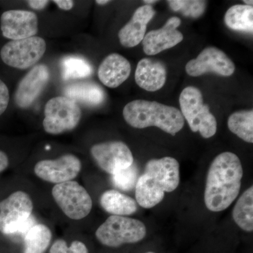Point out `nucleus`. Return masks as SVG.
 Instances as JSON below:
<instances>
[{
  "label": "nucleus",
  "mask_w": 253,
  "mask_h": 253,
  "mask_svg": "<svg viewBox=\"0 0 253 253\" xmlns=\"http://www.w3.org/2000/svg\"><path fill=\"white\" fill-rule=\"evenodd\" d=\"M243 176L242 164L236 154L224 152L216 156L206 177V208L212 212H221L229 208L239 196Z\"/></svg>",
  "instance_id": "f257e3e1"
},
{
  "label": "nucleus",
  "mask_w": 253,
  "mask_h": 253,
  "mask_svg": "<svg viewBox=\"0 0 253 253\" xmlns=\"http://www.w3.org/2000/svg\"><path fill=\"white\" fill-rule=\"evenodd\" d=\"M179 180V164L175 158L166 156L150 160L136 181V203L146 209L155 207L163 201L166 193L176 189Z\"/></svg>",
  "instance_id": "f03ea898"
},
{
  "label": "nucleus",
  "mask_w": 253,
  "mask_h": 253,
  "mask_svg": "<svg viewBox=\"0 0 253 253\" xmlns=\"http://www.w3.org/2000/svg\"><path fill=\"white\" fill-rule=\"evenodd\" d=\"M123 114L125 121L132 127L157 126L172 136L184 126V118L179 110L156 101L134 100L126 105Z\"/></svg>",
  "instance_id": "7ed1b4c3"
},
{
  "label": "nucleus",
  "mask_w": 253,
  "mask_h": 253,
  "mask_svg": "<svg viewBox=\"0 0 253 253\" xmlns=\"http://www.w3.org/2000/svg\"><path fill=\"white\" fill-rule=\"evenodd\" d=\"M33 202L22 191H15L0 202V232L24 236L36 224L32 215Z\"/></svg>",
  "instance_id": "20e7f679"
},
{
  "label": "nucleus",
  "mask_w": 253,
  "mask_h": 253,
  "mask_svg": "<svg viewBox=\"0 0 253 253\" xmlns=\"http://www.w3.org/2000/svg\"><path fill=\"white\" fill-rule=\"evenodd\" d=\"M181 113L194 132L199 131L206 139L212 137L217 132L216 118L205 105L202 93L195 86H187L179 96Z\"/></svg>",
  "instance_id": "39448f33"
},
{
  "label": "nucleus",
  "mask_w": 253,
  "mask_h": 253,
  "mask_svg": "<svg viewBox=\"0 0 253 253\" xmlns=\"http://www.w3.org/2000/svg\"><path fill=\"white\" fill-rule=\"evenodd\" d=\"M146 235L142 221L125 216L111 215L96 229L95 236L101 244L118 248L140 242Z\"/></svg>",
  "instance_id": "423d86ee"
},
{
  "label": "nucleus",
  "mask_w": 253,
  "mask_h": 253,
  "mask_svg": "<svg viewBox=\"0 0 253 253\" xmlns=\"http://www.w3.org/2000/svg\"><path fill=\"white\" fill-rule=\"evenodd\" d=\"M44 113L43 128L47 134L52 135L73 130L82 117L78 103L65 96L49 99L44 106Z\"/></svg>",
  "instance_id": "0eeeda50"
},
{
  "label": "nucleus",
  "mask_w": 253,
  "mask_h": 253,
  "mask_svg": "<svg viewBox=\"0 0 253 253\" xmlns=\"http://www.w3.org/2000/svg\"><path fill=\"white\" fill-rule=\"evenodd\" d=\"M46 43L41 37L11 41L0 50V58L9 67L25 70L36 65L45 54Z\"/></svg>",
  "instance_id": "6e6552de"
},
{
  "label": "nucleus",
  "mask_w": 253,
  "mask_h": 253,
  "mask_svg": "<svg viewBox=\"0 0 253 253\" xmlns=\"http://www.w3.org/2000/svg\"><path fill=\"white\" fill-rule=\"evenodd\" d=\"M51 194L60 209L70 219H84L92 209L90 195L77 181L73 180L56 184Z\"/></svg>",
  "instance_id": "1a4fd4ad"
},
{
  "label": "nucleus",
  "mask_w": 253,
  "mask_h": 253,
  "mask_svg": "<svg viewBox=\"0 0 253 253\" xmlns=\"http://www.w3.org/2000/svg\"><path fill=\"white\" fill-rule=\"evenodd\" d=\"M90 153L98 166L109 174H115L134 164L131 150L122 141H106L94 144L91 146Z\"/></svg>",
  "instance_id": "9d476101"
},
{
  "label": "nucleus",
  "mask_w": 253,
  "mask_h": 253,
  "mask_svg": "<svg viewBox=\"0 0 253 253\" xmlns=\"http://www.w3.org/2000/svg\"><path fill=\"white\" fill-rule=\"evenodd\" d=\"M81 169V160L75 155L68 154L56 159L39 161L35 166L34 172L42 180L58 184L73 181Z\"/></svg>",
  "instance_id": "9b49d317"
},
{
  "label": "nucleus",
  "mask_w": 253,
  "mask_h": 253,
  "mask_svg": "<svg viewBox=\"0 0 253 253\" xmlns=\"http://www.w3.org/2000/svg\"><path fill=\"white\" fill-rule=\"evenodd\" d=\"M186 71L192 77H198L208 73H214L228 77L234 74L235 65L225 53L216 47H207L197 58L189 61Z\"/></svg>",
  "instance_id": "f8f14e48"
},
{
  "label": "nucleus",
  "mask_w": 253,
  "mask_h": 253,
  "mask_svg": "<svg viewBox=\"0 0 253 253\" xmlns=\"http://www.w3.org/2000/svg\"><path fill=\"white\" fill-rule=\"evenodd\" d=\"M0 29L3 37L10 41L36 36L38 31V16L27 10H7L0 17Z\"/></svg>",
  "instance_id": "ddd939ff"
},
{
  "label": "nucleus",
  "mask_w": 253,
  "mask_h": 253,
  "mask_svg": "<svg viewBox=\"0 0 253 253\" xmlns=\"http://www.w3.org/2000/svg\"><path fill=\"white\" fill-rule=\"evenodd\" d=\"M49 80V71L44 64L35 66L21 79L15 91L14 101L20 109H28L39 97Z\"/></svg>",
  "instance_id": "4468645a"
},
{
  "label": "nucleus",
  "mask_w": 253,
  "mask_h": 253,
  "mask_svg": "<svg viewBox=\"0 0 253 253\" xmlns=\"http://www.w3.org/2000/svg\"><path fill=\"white\" fill-rule=\"evenodd\" d=\"M180 24V18L173 16L161 29L150 31L145 35L142 41L145 54H158L180 43L184 40L182 33L177 30Z\"/></svg>",
  "instance_id": "2eb2a0df"
},
{
  "label": "nucleus",
  "mask_w": 253,
  "mask_h": 253,
  "mask_svg": "<svg viewBox=\"0 0 253 253\" xmlns=\"http://www.w3.org/2000/svg\"><path fill=\"white\" fill-rule=\"evenodd\" d=\"M155 11L150 5H144L134 11L130 21L118 33L120 42L126 48L134 47L142 42L146 34L147 24L155 15Z\"/></svg>",
  "instance_id": "dca6fc26"
},
{
  "label": "nucleus",
  "mask_w": 253,
  "mask_h": 253,
  "mask_svg": "<svg viewBox=\"0 0 253 253\" xmlns=\"http://www.w3.org/2000/svg\"><path fill=\"white\" fill-rule=\"evenodd\" d=\"M131 64L122 55L113 53L100 64L98 77L105 86L118 87L130 76Z\"/></svg>",
  "instance_id": "f3484780"
},
{
  "label": "nucleus",
  "mask_w": 253,
  "mask_h": 253,
  "mask_svg": "<svg viewBox=\"0 0 253 253\" xmlns=\"http://www.w3.org/2000/svg\"><path fill=\"white\" fill-rule=\"evenodd\" d=\"M167 71L164 63L152 59H141L136 66L135 81L141 88L148 91L159 90L164 86Z\"/></svg>",
  "instance_id": "a211bd4d"
},
{
  "label": "nucleus",
  "mask_w": 253,
  "mask_h": 253,
  "mask_svg": "<svg viewBox=\"0 0 253 253\" xmlns=\"http://www.w3.org/2000/svg\"><path fill=\"white\" fill-rule=\"evenodd\" d=\"M64 96L75 101L90 106H97L104 103V89L94 83L83 82L73 83L65 88Z\"/></svg>",
  "instance_id": "6ab92c4d"
},
{
  "label": "nucleus",
  "mask_w": 253,
  "mask_h": 253,
  "mask_svg": "<svg viewBox=\"0 0 253 253\" xmlns=\"http://www.w3.org/2000/svg\"><path fill=\"white\" fill-rule=\"evenodd\" d=\"M100 204L106 212L111 215L126 216L137 211V203L132 198L117 190H108L101 195Z\"/></svg>",
  "instance_id": "aec40b11"
},
{
  "label": "nucleus",
  "mask_w": 253,
  "mask_h": 253,
  "mask_svg": "<svg viewBox=\"0 0 253 253\" xmlns=\"http://www.w3.org/2000/svg\"><path fill=\"white\" fill-rule=\"evenodd\" d=\"M233 219L239 227L247 232L253 231V186L240 196L232 212Z\"/></svg>",
  "instance_id": "412c9836"
},
{
  "label": "nucleus",
  "mask_w": 253,
  "mask_h": 253,
  "mask_svg": "<svg viewBox=\"0 0 253 253\" xmlns=\"http://www.w3.org/2000/svg\"><path fill=\"white\" fill-rule=\"evenodd\" d=\"M226 26L234 31H253V8L246 4H236L227 10L224 16Z\"/></svg>",
  "instance_id": "4be33fe9"
},
{
  "label": "nucleus",
  "mask_w": 253,
  "mask_h": 253,
  "mask_svg": "<svg viewBox=\"0 0 253 253\" xmlns=\"http://www.w3.org/2000/svg\"><path fill=\"white\" fill-rule=\"evenodd\" d=\"M23 238L25 246L23 253H44L51 243L52 234L48 226L36 224Z\"/></svg>",
  "instance_id": "5701e85b"
},
{
  "label": "nucleus",
  "mask_w": 253,
  "mask_h": 253,
  "mask_svg": "<svg viewBox=\"0 0 253 253\" xmlns=\"http://www.w3.org/2000/svg\"><path fill=\"white\" fill-rule=\"evenodd\" d=\"M231 132L248 143H253V111H240L231 114L228 119Z\"/></svg>",
  "instance_id": "b1692460"
},
{
  "label": "nucleus",
  "mask_w": 253,
  "mask_h": 253,
  "mask_svg": "<svg viewBox=\"0 0 253 253\" xmlns=\"http://www.w3.org/2000/svg\"><path fill=\"white\" fill-rule=\"evenodd\" d=\"M61 73L65 81L83 79L89 77L93 73V68L86 59L76 56L65 57L61 62Z\"/></svg>",
  "instance_id": "393cba45"
},
{
  "label": "nucleus",
  "mask_w": 253,
  "mask_h": 253,
  "mask_svg": "<svg viewBox=\"0 0 253 253\" xmlns=\"http://www.w3.org/2000/svg\"><path fill=\"white\" fill-rule=\"evenodd\" d=\"M174 11H180L185 16L199 18L206 11V1L200 0H169L168 1Z\"/></svg>",
  "instance_id": "a878e982"
},
{
  "label": "nucleus",
  "mask_w": 253,
  "mask_h": 253,
  "mask_svg": "<svg viewBox=\"0 0 253 253\" xmlns=\"http://www.w3.org/2000/svg\"><path fill=\"white\" fill-rule=\"evenodd\" d=\"M137 179L138 169L134 164L112 174L113 184L123 191H129L135 188Z\"/></svg>",
  "instance_id": "bb28decb"
},
{
  "label": "nucleus",
  "mask_w": 253,
  "mask_h": 253,
  "mask_svg": "<svg viewBox=\"0 0 253 253\" xmlns=\"http://www.w3.org/2000/svg\"><path fill=\"white\" fill-rule=\"evenodd\" d=\"M50 253H89L86 245L79 241H75L71 246H68L66 241L59 239L55 241Z\"/></svg>",
  "instance_id": "cd10ccee"
},
{
  "label": "nucleus",
  "mask_w": 253,
  "mask_h": 253,
  "mask_svg": "<svg viewBox=\"0 0 253 253\" xmlns=\"http://www.w3.org/2000/svg\"><path fill=\"white\" fill-rule=\"evenodd\" d=\"M10 101V94L8 86L4 82L0 79V116H2L7 109Z\"/></svg>",
  "instance_id": "c85d7f7f"
},
{
  "label": "nucleus",
  "mask_w": 253,
  "mask_h": 253,
  "mask_svg": "<svg viewBox=\"0 0 253 253\" xmlns=\"http://www.w3.org/2000/svg\"><path fill=\"white\" fill-rule=\"evenodd\" d=\"M53 2L57 5L60 9L64 11H69L74 6V1L72 0H54Z\"/></svg>",
  "instance_id": "c756f323"
},
{
  "label": "nucleus",
  "mask_w": 253,
  "mask_h": 253,
  "mask_svg": "<svg viewBox=\"0 0 253 253\" xmlns=\"http://www.w3.org/2000/svg\"><path fill=\"white\" fill-rule=\"evenodd\" d=\"M49 1L46 0H30L28 1V5L32 9L42 10L47 6Z\"/></svg>",
  "instance_id": "7c9ffc66"
},
{
  "label": "nucleus",
  "mask_w": 253,
  "mask_h": 253,
  "mask_svg": "<svg viewBox=\"0 0 253 253\" xmlns=\"http://www.w3.org/2000/svg\"><path fill=\"white\" fill-rule=\"evenodd\" d=\"M9 160L7 155L0 150V172L4 171L9 166Z\"/></svg>",
  "instance_id": "2f4dec72"
},
{
  "label": "nucleus",
  "mask_w": 253,
  "mask_h": 253,
  "mask_svg": "<svg viewBox=\"0 0 253 253\" xmlns=\"http://www.w3.org/2000/svg\"><path fill=\"white\" fill-rule=\"evenodd\" d=\"M96 2L97 4L105 5L109 3L110 1L109 0H98V1H96Z\"/></svg>",
  "instance_id": "473e14b6"
},
{
  "label": "nucleus",
  "mask_w": 253,
  "mask_h": 253,
  "mask_svg": "<svg viewBox=\"0 0 253 253\" xmlns=\"http://www.w3.org/2000/svg\"><path fill=\"white\" fill-rule=\"evenodd\" d=\"M244 2L246 3V5H249V6H252L253 1H247V0H246V1H244Z\"/></svg>",
  "instance_id": "72a5a7b5"
},
{
  "label": "nucleus",
  "mask_w": 253,
  "mask_h": 253,
  "mask_svg": "<svg viewBox=\"0 0 253 253\" xmlns=\"http://www.w3.org/2000/svg\"><path fill=\"white\" fill-rule=\"evenodd\" d=\"M156 1H146V0H145L144 1V3H146V4L149 5V4H153V3L156 2Z\"/></svg>",
  "instance_id": "f704fd0d"
},
{
  "label": "nucleus",
  "mask_w": 253,
  "mask_h": 253,
  "mask_svg": "<svg viewBox=\"0 0 253 253\" xmlns=\"http://www.w3.org/2000/svg\"><path fill=\"white\" fill-rule=\"evenodd\" d=\"M156 253L153 252V251H149V252H146V253Z\"/></svg>",
  "instance_id": "c9c22d12"
}]
</instances>
